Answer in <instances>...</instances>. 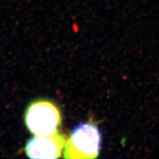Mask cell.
I'll use <instances>...</instances> for the list:
<instances>
[{
    "label": "cell",
    "instance_id": "cell-3",
    "mask_svg": "<svg viewBox=\"0 0 159 159\" xmlns=\"http://www.w3.org/2000/svg\"><path fill=\"white\" fill-rule=\"evenodd\" d=\"M66 136L57 131L51 136H34L25 145V153L30 158H58L64 150Z\"/></svg>",
    "mask_w": 159,
    "mask_h": 159
},
{
    "label": "cell",
    "instance_id": "cell-1",
    "mask_svg": "<svg viewBox=\"0 0 159 159\" xmlns=\"http://www.w3.org/2000/svg\"><path fill=\"white\" fill-rule=\"evenodd\" d=\"M102 134L92 120L77 125L66 139L63 158L69 159L96 158L102 148Z\"/></svg>",
    "mask_w": 159,
    "mask_h": 159
},
{
    "label": "cell",
    "instance_id": "cell-2",
    "mask_svg": "<svg viewBox=\"0 0 159 159\" xmlns=\"http://www.w3.org/2000/svg\"><path fill=\"white\" fill-rule=\"evenodd\" d=\"M25 122L28 130L34 136H51L58 131L62 116L54 103L41 99L28 105L25 111Z\"/></svg>",
    "mask_w": 159,
    "mask_h": 159
}]
</instances>
